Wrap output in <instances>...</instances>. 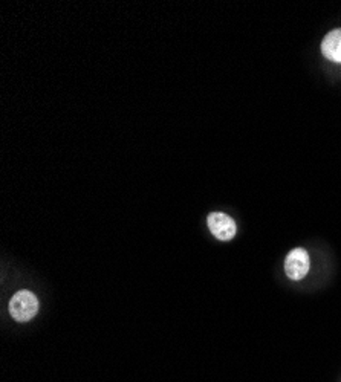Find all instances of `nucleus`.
I'll use <instances>...</instances> for the list:
<instances>
[{
    "label": "nucleus",
    "instance_id": "obj_2",
    "mask_svg": "<svg viewBox=\"0 0 341 382\" xmlns=\"http://www.w3.org/2000/svg\"><path fill=\"white\" fill-rule=\"evenodd\" d=\"M309 254L303 248H295L286 255L285 272L291 280H302L309 271Z\"/></svg>",
    "mask_w": 341,
    "mask_h": 382
},
{
    "label": "nucleus",
    "instance_id": "obj_3",
    "mask_svg": "<svg viewBox=\"0 0 341 382\" xmlns=\"http://www.w3.org/2000/svg\"><path fill=\"white\" fill-rule=\"evenodd\" d=\"M207 223H209L211 234L219 240H231L236 236V223L225 213H211Z\"/></svg>",
    "mask_w": 341,
    "mask_h": 382
},
{
    "label": "nucleus",
    "instance_id": "obj_1",
    "mask_svg": "<svg viewBox=\"0 0 341 382\" xmlns=\"http://www.w3.org/2000/svg\"><path fill=\"white\" fill-rule=\"evenodd\" d=\"M11 317L19 323H27L32 320L39 312V300L37 297L31 292V290H19L18 294L10 300Z\"/></svg>",
    "mask_w": 341,
    "mask_h": 382
},
{
    "label": "nucleus",
    "instance_id": "obj_4",
    "mask_svg": "<svg viewBox=\"0 0 341 382\" xmlns=\"http://www.w3.org/2000/svg\"><path fill=\"white\" fill-rule=\"evenodd\" d=\"M323 55L330 62L341 63V28L330 31L321 43Z\"/></svg>",
    "mask_w": 341,
    "mask_h": 382
}]
</instances>
